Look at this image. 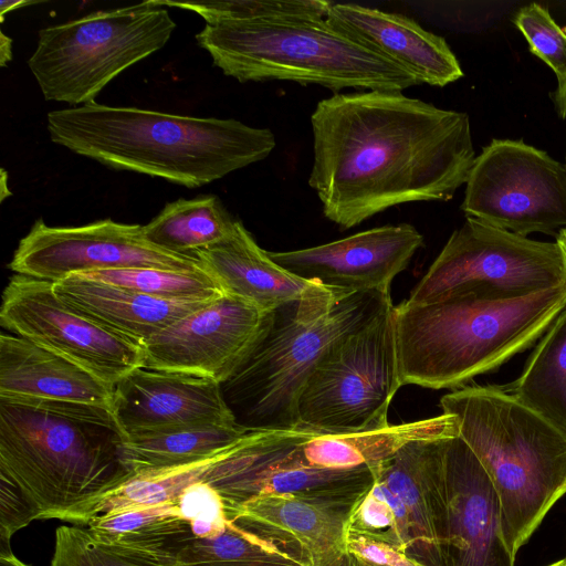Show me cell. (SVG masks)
Here are the masks:
<instances>
[{"mask_svg":"<svg viewBox=\"0 0 566 566\" xmlns=\"http://www.w3.org/2000/svg\"><path fill=\"white\" fill-rule=\"evenodd\" d=\"M311 125L308 185L343 230L395 206L450 200L476 157L468 114L401 92L334 94Z\"/></svg>","mask_w":566,"mask_h":566,"instance_id":"obj_1","label":"cell"},{"mask_svg":"<svg viewBox=\"0 0 566 566\" xmlns=\"http://www.w3.org/2000/svg\"><path fill=\"white\" fill-rule=\"evenodd\" d=\"M54 144L105 166L200 187L265 159L269 128L96 102L48 114Z\"/></svg>","mask_w":566,"mask_h":566,"instance_id":"obj_2","label":"cell"},{"mask_svg":"<svg viewBox=\"0 0 566 566\" xmlns=\"http://www.w3.org/2000/svg\"><path fill=\"white\" fill-rule=\"evenodd\" d=\"M124 434L104 406L0 396V471L40 506V520H62L134 474Z\"/></svg>","mask_w":566,"mask_h":566,"instance_id":"obj_3","label":"cell"},{"mask_svg":"<svg viewBox=\"0 0 566 566\" xmlns=\"http://www.w3.org/2000/svg\"><path fill=\"white\" fill-rule=\"evenodd\" d=\"M566 310V284L517 297L452 295L395 306L401 386L459 389L530 348Z\"/></svg>","mask_w":566,"mask_h":566,"instance_id":"obj_4","label":"cell"},{"mask_svg":"<svg viewBox=\"0 0 566 566\" xmlns=\"http://www.w3.org/2000/svg\"><path fill=\"white\" fill-rule=\"evenodd\" d=\"M489 475L513 559L566 494V432L503 386H464L440 399Z\"/></svg>","mask_w":566,"mask_h":566,"instance_id":"obj_5","label":"cell"},{"mask_svg":"<svg viewBox=\"0 0 566 566\" xmlns=\"http://www.w3.org/2000/svg\"><path fill=\"white\" fill-rule=\"evenodd\" d=\"M392 306L390 292L331 289L275 308L264 334L221 384L237 423L248 431L297 427L301 392L323 357Z\"/></svg>","mask_w":566,"mask_h":566,"instance_id":"obj_6","label":"cell"},{"mask_svg":"<svg viewBox=\"0 0 566 566\" xmlns=\"http://www.w3.org/2000/svg\"><path fill=\"white\" fill-rule=\"evenodd\" d=\"M213 64L239 82L290 81L328 90L402 92L407 71L332 28L325 19L206 23L196 34Z\"/></svg>","mask_w":566,"mask_h":566,"instance_id":"obj_7","label":"cell"},{"mask_svg":"<svg viewBox=\"0 0 566 566\" xmlns=\"http://www.w3.org/2000/svg\"><path fill=\"white\" fill-rule=\"evenodd\" d=\"M175 29L157 0L95 11L41 29L28 66L44 99L85 105L119 73L160 50Z\"/></svg>","mask_w":566,"mask_h":566,"instance_id":"obj_8","label":"cell"},{"mask_svg":"<svg viewBox=\"0 0 566 566\" xmlns=\"http://www.w3.org/2000/svg\"><path fill=\"white\" fill-rule=\"evenodd\" d=\"M400 387L394 305L323 357L301 392L298 426L329 433L382 429Z\"/></svg>","mask_w":566,"mask_h":566,"instance_id":"obj_9","label":"cell"},{"mask_svg":"<svg viewBox=\"0 0 566 566\" xmlns=\"http://www.w3.org/2000/svg\"><path fill=\"white\" fill-rule=\"evenodd\" d=\"M562 284L566 271L556 242L467 217L405 302L427 304L464 293L517 297Z\"/></svg>","mask_w":566,"mask_h":566,"instance_id":"obj_10","label":"cell"},{"mask_svg":"<svg viewBox=\"0 0 566 566\" xmlns=\"http://www.w3.org/2000/svg\"><path fill=\"white\" fill-rule=\"evenodd\" d=\"M465 217L527 237L566 228V165L522 140L493 139L465 182Z\"/></svg>","mask_w":566,"mask_h":566,"instance_id":"obj_11","label":"cell"},{"mask_svg":"<svg viewBox=\"0 0 566 566\" xmlns=\"http://www.w3.org/2000/svg\"><path fill=\"white\" fill-rule=\"evenodd\" d=\"M0 324L11 334L81 366L112 388L144 366L139 344L67 305L49 281L11 276L2 294Z\"/></svg>","mask_w":566,"mask_h":566,"instance_id":"obj_12","label":"cell"},{"mask_svg":"<svg viewBox=\"0 0 566 566\" xmlns=\"http://www.w3.org/2000/svg\"><path fill=\"white\" fill-rule=\"evenodd\" d=\"M205 482L232 506L284 493L358 497L374 476L368 467L335 470L310 464L295 428H289L248 431L222 452Z\"/></svg>","mask_w":566,"mask_h":566,"instance_id":"obj_13","label":"cell"},{"mask_svg":"<svg viewBox=\"0 0 566 566\" xmlns=\"http://www.w3.org/2000/svg\"><path fill=\"white\" fill-rule=\"evenodd\" d=\"M8 266L15 274L52 283L72 274L104 270L202 269L195 255L176 254L151 244L143 226L111 219L80 227H51L39 219L20 240Z\"/></svg>","mask_w":566,"mask_h":566,"instance_id":"obj_14","label":"cell"},{"mask_svg":"<svg viewBox=\"0 0 566 566\" xmlns=\"http://www.w3.org/2000/svg\"><path fill=\"white\" fill-rule=\"evenodd\" d=\"M273 311L224 293L143 343L144 367L223 384L264 334Z\"/></svg>","mask_w":566,"mask_h":566,"instance_id":"obj_15","label":"cell"},{"mask_svg":"<svg viewBox=\"0 0 566 566\" xmlns=\"http://www.w3.org/2000/svg\"><path fill=\"white\" fill-rule=\"evenodd\" d=\"M443 475L441 566H514L493 484L460 437L446 442Z\"/></svg>","mask_w":566,"mask_h":566,"instance_id":"obj_16","label":"cell"},{"mask_svg":"<svg viewBox=\"0 0 566 566\" xmlns=\"http://www.w3.org/2000/svg\"><path fill=\"white\" fill-rule=\"evenodd\" d=\"M422 244L423 237L413 226L399 223L306 249L268 252L287 271L329 287L390 292L396 275Z\"/></svg>","mask_w":566,"mask_h":566,"instance_id":"obj_17","label":"cell"},{"mask_svg":"<svg viewBox=\"0 0 566 566\" xmlns=\"http://www.w3.org/2000/svg\"><path fill=\"white\" fill-rule=\"evenodd\" d=\"M112 412L124 438L179 427L237 423L221 384L144 366L114 385Z\"/></svg>","mask_w":566,"mask_h":566,"instance_id":"obj_18","label":"cell"},{"mask_svg":"<svg viewBox=\"0 0 566 566\" xmlns=\"http://www.w3.org/2000/svg\"><path fill=\"white\" fill-rule=\"evenodd\" d=\"M325 20L407 71L420 84L443 87L463 76L446 40L406 15L354 3H333Z\"/></svg>","mask_w":566,"mask_h":566,"instance_id":"obj_19","label":"cell"},{"mask_svg":"<svg viewBox=\"0 0 566 566\" xmlns=\"http://www.w3.org/2000/svg\"><path fill=\"white\" fill-rule=\"evenodd\" d=\"M447 440L412 441L370 469L374 479L403 504L410 525L411 556L427 566H441Z\"/></svg>","mask_w":566,"mask_h":566,"instance_id":"obj_20","label":"cell"},{"mask_svg":"<svg viewBox=\"0 0 566 566\" xmlns=\"http://www.w3.org/2000/svg\"><path fill=\"white\" fill-rule=\"evenodd\" d=\"M193 255L223 293L264 311L335 289L301 277L274 262L240 220L231 237Z\"/></svg>","mask_w":566,"mask_h":566,"instance_id":"obj_21","label":"cell"},{"mask_svg":"<svg viewBox=\"0 0 566 566\" xmlns=\"http://www.w3.org/2000/svg\"><path fill=\"white\" fill-rule=\"evenodd\" d=\"M0 396L80 402L112 409L113 388L81 366L30 340L2 332Z\"/></svg>","mask_w":566,"mask_h":566,"instance_id":"obj_22","label":"cell"},{"mask_svg":"<svg viewBox=\"0 0 566 566\" xmlns=\"http://www.w3.org/2000/svg\"><path fill=\"white\" fill-rule=\"evenodd\" d=\"M53 291L71 307L140 346L210 302L157 298L76 274L54 282Z\"/></svg>","mask_w":566,"mask_h":566,"instance_id":"obj_23","label":"cell"},{"mask_svg":"<svg viewBox=\"0 0 566 566\" xmlns=\"http://www.w3.org/2000/svg\"><path fill=\"white\" fill-rule=\"evenodd\" d=\"M294 428L306 461L335 470L371 469L412 441L459 437L458 419L449 413L353 433L319 432L300 426Z\"/></svg>","mask_w":566,"mask_h":566,"instance_id":"obj_24","label":"cell"},{"mask_svg":"<svg viewBox=\"0 0 566 566\" xmlns=\"http://www.w3.org/2000/svg\"><path fill=\"white\" fill-rule=\"evenodd\" d=\"M87 527L98 539L135 552L164 566H177L195 539L191 522L174 501L106 513Z\"/></svg>","mask_w":566,"mask_h":566,"instance_id":"obj_25","label":"cell"},{"mask_svg":"<svg viewBox=\"0 0 566 566\" xmlns=\"http://www.w3.org/2000/svg\"><path fill=\"white\" fill-rule=\"evenodd\" d=\"M247 432L238 423H208L124 438L123 459L133 474L182 467L216 455Z\"/></svg>","mask_w":566,"mask_h":566,"instance_id":"obj_26","label":"cell"},{"mask_svg":"<svg viewBox=\"0 0 566 566\" xmlns=\"http://www.w3.org/2000/svg\"><path fill=\"white\" fill-rule=\"evenodd\" d=\"M237 222L216 195H201L166 203L143 231L159 249L193 255L231 237Z\"/></svg>","mask_w":566,"mask_h":566,"instance_id":"obj_27","label":"cell"},{"mask_svg":"<svg viewBox=\"0 0 566 566\" xmlns=\"http://www.w3.org/2000/svg\"><path fill=\"white\" fill-rule=\"evenodd\" d=\"M503 388L566 432V310L538 339L522 374Z\"/></svg>","mask_w":566,"mask_h":566,"instance_id":"obj_28","label":"cell"},{"mask_svg":"<svg viewBox=\"0 0 566 566\" xmlns=\"http://www.w3.org/2000/svg\"><path fill=\"white\" fill-rule=\"evenodd\" d=\"M76 275L168 301H211L224 294L216 280L203 269L176 271L137 268Z\"/></svg>","mask_w":566,"mask_h":566,"instance_id":"obj_29","label":"cell"},{"mask_svg":"<svg viewBox=\"0 0 566 566\" xmlns=\"http://www.w3.org/2000/svg\"><path fill=\"white\" fill-rule=\"evenodd\" d=\"M347 530L392 544L411 556V534L406 509L378 480L374 479L368 490L355 502Z\"/></svg>","mask_w":566,"mask_h":566,"instance_id":"obj_30","label":"cell"},{"mask_svg":"<svg viewBox=\"0 0 566 566\" xmlns=\"http://www.w3.org/2000/svg\"><path fill=\"white\" fill-rule=\"evenodd\" d=\"M201 15L206 23L242 20H276L289 18L325 19L334 2L324 0H234L187 1L157 0Z\"/></svg>","mask_w":566,"mask_h":566,"instance_id":"obj_31","label":"cell"},{"mask_svg":"<svg viewBox=\"0 0 566 566\" xmlns=\"http://www.w3.org/2000/svg\"><path fill=\"white\" fill-rule=\"evenodd\" d=\"M50 566H164L135 552L98 539L87 527L56 528Z\"/></svg>","mask_w":566,"mask_h":566,"instance_id":"obj_32","label":"cell"},{"mask_svg":"<svg viewBox=\"0 0 566 566\" xmlns=\"http://www.w3.org/2000/svg\"><path fill=\"white\" fill-rule=\"evenodd\" d=\"M531 52L555 73L557 84L566 80V31L537 3L522 7L513 19Z\"/></svg>","mask_w":566,"mask_h":566,"instance_id":"obj_33","label":"cell"},{"mask_svg":"<svg viewBox=\"0 0 566 566\" xmlns=\"http://www.w3.org/2000/svg\"><path fill=\"white\" fill-rule=\"evenodd\" d=\"M41 514L33 497L0 471V554L11 552L12 536L34 520H40Z\"/></svg>","mask_w":566,"mask_h":566,"instance_id":"obj_34","label":"cell"},{"mask_svg":"<svg viewBox=\"0 0 566 566\" xmlns=\"http://www.w3.org/2000/svg\"><path fill=\"white\" fill-rule=\"evenodd\" d=\"M346 549L358 566H427L392 544L349 530Z\"/></svg>","mask_w":566,"mask_h":566,"instance_id":"obj_35","label":"cell"},{"mask_svg":"<svg viewBox=\"0 0 566 566\" xmlns=\"http://www.w3.org/2000/svg\"><path fill=\"white\" fill-rule=\"evenodd\" d=\"M12 60V40L2 31L0 33V65L6 66Z\"/></svg>","mask_w":566,"mask_h":566,"instance_id":"obj_36","label":"cell"},{"mask_svg":"<svg viewBox=\"0 0 566 566\" xmlns=\"http://www.w3.org/2000/svg\"><path fill=\"white\" fill-rule=\"evenodd\" d=\"M36 3H41V1H24V0H2L1 1V4H0V18H1V22L3 21L4 19V14L7 12H10L12 10H15V9H21L23 7H28V6H32V4H36Z\"/></svg>","mask_w":566,"mask_h":566,"instance_id":"obj_37","label":"cell"},{"mask_svg":"<svg viewBox=\"0 0 566 566\" xmlns=\"http://www.w3.org/2000/svg\"><path fill=\"white\" fill-rule=\"evenodd\" d=\"M555 103L560 117L566 120V80L562 84H557Z\"/></svg>","mask_w":566,"mask_h":566,"instance_id":"obj_38","label":"cell"},{"mask_svg":"<svg viewBox=\"0 0 566 566\" xmlns=\"http://www.w3.org/2000/svg\"><path fill=\"white\" fill-rule=\"evenodd\" d=\"M199 566H294L282 563H271V562H235V563H219V564H209V565H199Z\"/></svg>","mask_w":566,"mask_h":566,"instance_id":"obj_39","label":"cell"},{"mask_svg":"<svg viewBox=\"0 0 566 566\" xmlns=\"http://www.w3.org/2000/svg\"><path fill=\"white\" fill-rule=\"evenodd\" d=\"M0 566H30L22 560H20L15 555L11 552L0 554Z\"/></svg>","mask_w":566,"mask_h":566,"instance_id":"obj_40","label":"cell"},{"mask_svg":"<svg viewBox=\"0 0 566 566\" xmlns=\"http://www.w3.org/2000/svg\"><path fill=\"white\" fill-rule=\"evenodd\" d=\"M556 244L559 248V251L562 253L565 271H566V228H563L558 231L556 235Z\"/></svg>","mask_w":566,"mask_h":566,"instance_id":"obj_41","label":"cell"},{"mask_svg":"<svg viewBox=\"0 0 566 566\" xmlns=\"http://www.w3.org/2000/svg\"><path fill=\"white\" fill-rule=\"evenodd\" d=\"M547 566H566V556L553 564L547 565Z\"/></svg>","mask_w":566,"mask_h":566,"instance_id":"obj_42","label":"cell"}]
</instances>
